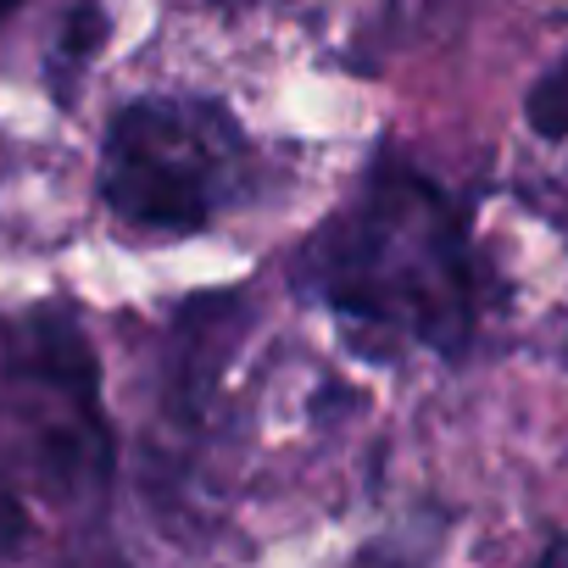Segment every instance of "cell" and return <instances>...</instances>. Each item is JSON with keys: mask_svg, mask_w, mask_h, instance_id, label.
Segmentation results:
<instances>
[{"mask_svg": "<svg viewBox=\"0 0 568 568\" xmlns=\"http://www.w3.org/2000/svg\"><path fill=\"white\" fill-rule=\"evenodd\" d=\"M524 123H529V140L540 151L568 156V51L535 73V84L524 95Z\"/></svg>", "mask_w": 568, "mask_h": 568, "instance_id": "cell-4", "label": "cell"}, {"mask_svg": "<svg viewBox=\"0 0 568 568\" xmlns=\"http://www.w3.org/2000/svg\"><path fill=\"white\" fill-rule=\"evenodd\" d=\"M23 529H29L23 501H18V490L7 485V474H0V562H7V557L23 546Z\"/></svg>", "mask_w": 568, "mask_h": 568, "instance_id": "cell-5", "label": "cell"}, {"mask_svg": "<svg viewBox=\"0 0 568 568\" xmlns=\"http://www.w3.org/2000/svg\"><path fill=\"white\" fill-rule=\"evenodd\" d=\"M535 568H568V535H557V540L546 546V557H540Z\"/></svg>", "mask_w": 568, "mask_h": 568, "instance_id": "cell-6", "label": "cell"}, {"mask_svg": "<svg viewBox=\"0 0 568 568\" xmlns=\"http://www.w3.org/2000/svg\"><path fill=\"white\" fill-rule=\"evenodd\" d=\"M245 190V140L234 118L190 95L129 101L106 123L101 201L112 217L151 240L201 234Z\"/></svg>", "mask_w": 568, "mask_h": 568, "instance_id": "cell-2", "label": "cell"}, {"mask_svg": "<svg viewBox=\"0 0 568 568\" xmlns=\"http://www.w3.org/2000/svg\"><path fill=\"white\" fill-rule=\"evenodd\" d=\"M18 7H23V0H0V23H7V18H12Z\"/></svg>", "mask_w": 568, "mask_h": 568, "instance_id": "cell-7", "label": "cell"}, {"mask_svg": "<svg viewBox=\"0 0 568 568\" xmlns=\"http://www.w3.org/2000/svg\"><path fill=\"white\" fill-rule=\"evenodd\" d=\"M18 374L34 396H45V452L62 474H101L106 429L95 402V357L68 313H40L18 335Z\"/></svg>", "mask_w": 568, "mask_h": 568, "instance_id": "cell-3", "label": "cell"}, {"mask_svg": "<svg viewBox=\"0 0 568 568\" xmlns=\"http://www.w3.org/2000/svg\"><path fill=\"white\" fill-rule=\"evenodd\" d=\"M302 284L368 352H463L474 329V251L446 190L379 162L307 240Z\"/></svg>", "mask_w": 568, "mask_h": 568, "instance_id": "cell-1", "label": "cell"}]
</instances>
